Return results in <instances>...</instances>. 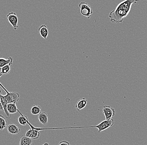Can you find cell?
Listing matches in <instances>:
<instances>
[{"label": "cell", "instance_id": "cell-22", "mask_svg": "<svg viewBox=\"0 0 147 145\" xmlns=\"http://www.w3.org/2000/svg\"><path fill=\"white\" fill-rule=\"evenodd\" d=\"M44 144L45 145H49V143H45V144Z\"/></svg>", "mask_w": 147, "mask_h": 145}, {"label": "cell", "instance_id": "cell-12", "mask_svg": "<svg viewBox=\"0 0 147 145\" xmlns=\"http://www.w3.org/2000/svg\"><path fill=\"white\" fill-rule=\"evenodd\" d=\"M13 64V62H11L9 64L6 65L3 67L1 68L0 69V77H1L2 75H6L9 74L11 71V66Z\"/></svg>", "mask_w": 147, "mask_h": 145}, {"label": "cell", "instance_id": "cell-5", "mask_svg": "<svg viewBox=\"0 0 147 145\" xmlns=\"http://www.w3.org/2000/svg\"><path fill=\"white\" fill-rule=\"evenodd\" d=\"M7 19L10 24L12 26L13 29L16 30L18 29V18L17 14L13 12H11L7 15Z\"/></svg>", "mask_w": 147, "mask_h": 145}, {"label": "cell", "instance_id": "cell-15", "mask_svg": "<svg viewBox=\"0 0 147 145\" xmlns=\"http://www.w3.org/2000/svg\"><path fill=\"white\" fill-rule=\"evenodd\" d=\"M32 127V131H31V134H30V138H32L33 140H36L39 138L40 135V133L39 130L34 129L33 127Z\"/></svg>", "mask_w": 147, "mask_h": 145}, {"label": "cell", "instance_id": "cell-2", "mask_svg": "<svg viewBox=\"0 0 147 145\" xmlns=\"http://www.w3.org/2000/svg\"><path fill=\"white\" fill-rule=\"evenodd\" d=\"M79 7L80 9L81 14L82 16L88 18L91 17L92 14L93 12L90 5L84 2H81L79 3Z\"/></svg>", "mask_w": 147, "mask_h": 145}, {"label": "cell", "instance_id": "cell-23", "mask_svg": "<svg viewBox=\"0 0 147 145\" xmlns=\"http://www.w3.org/2000/svg\"><path fill=\"white\" fill-rule=\"evenodd\" d=\"M44 145V144H43V145Z\"/></svg>", "mask_w": 147, "mask_h": 145}, {"label": "cell", "instance_id": "cell-11", "mask_svg": "<svg viewBox=\"0 0 147 145\" xmlns=\"http://www.w3.org/2000/svg\"><path fill=\"white\" fill-rule=\"evenodd\" d=\"M38 120L39 122L44 125H47L48 122V115L45 112H41L38 114Z\"/></svg>", "mask_w": 147, "mask_h": 145}, {"label": "cell", "instance_id": "cell-8", "mask_svg": "<svg viewBox=\"0 0 147 145\" xmlns=\"http://www.w3.org/2000/svg\"><path fill=\"white\" fill-rule=\"evenodd\" d=\"M7 130L9 133L12 135L19 134L21 132V129L14 124L9 125L7 127Z\"/></svg>", "mask_w": 147, "mask_h": 145}, {"label": "cell", "instance_id": "cell-3", "mask_svg": "<svg viewBox=\"0 0 147 145\" xmlns=\"http://www.w3.org/2000/svg\"><path fill=\"white\" fill-rule=\"evenodd\" d=\"M1 86L4 89L5 91L6 92V95H4L5 98L7 100L8 103H14L17 104L19 101L20 98V95L17 92H9L1 84Z\"/></svg>", "mask_w": 147, "mask_h": 145}, {"label": "cell", "instance_id": "cell-6", "mask_svg": "<svg viewBox=\"0 0 147 145\" xmlns=\"http://www.w3.org/2000/svg\"><path fill=\"white\" fill-rule=\"evenodd\" d=\"M102 112L105 116V120H111L115 114V109L107 105L104 106Z\"/></svg>", "mask_w": 147, "mask_h": 145}, {"label": "cell", "instance_id": "cell-9", "mask_svg": "<svg viewBox=\"0 0 147 145\" xmlns=\"http://www.w3.org/2000/svg\"><path fill=\"white\" fill-rule=\"evenodd\" d=\"M87 103V99L84 98H83L78 101L75 105V108L78 111H80L81 110L84 108L86 107Z\"/></svg>", "mask_w": 147, "mask_h": 145}, {"label": "cell", "instance_id": "cell-17", "mask_svg": "<svg viewBox=\"0 0 147 145\" xmlns=\"http://www.w3.org/2000/svg\"><path fill=\"white\" fill-rule=\"evenodd\" d=\"M41 107L39 105H34L31 110V113L33 115H37L41 113Z\"/></svg>", "mask_w": 147, "mask_h": 145}, {"label": "cell", "instance_id": "cell-1", "mask_svg": "<svg viewBox=\"0 0 147 145\" xmlns=\"http://www.w3.org/2000/svg\"><path fill=\"white\" fill-rule=\"evenodd\" d=\"M139 0H125L121 2L115 10L110 12L109 17L112 23H122L128 16L132 5L137 3Z\"/></svg>", "mask_w": 147, "mask_h": 145}, {"label": "cell", "instance_id": "cell-7", "mask_svg": "<svg viewBox=\"0 0 147 145\" xmlns=\"http://www.w3.org/2000/svg\"><path fill=\"white\" fill-rule=\"evenodd\" d=\"M0 100H1V103L4 109V112L6 118H11V114L9 113L7 110V104H8L7 100L5 98L4 95H3L2 94V91L1 90V95H0Z\"/></svg>", "mask_w": 147, "mask_h": 145}, {"label": "cell", "instance_id": "cell-21", "mask_svg": "<svg viewBox=\"0 0 147 145\" xmlns=\"http://www.w3.org/2000/svg\"><path fill=\"white\" fill-rule=\"evenodd\" d=\"M0 110L4 111V109H3V107L1 103H0Z\"/></svg>", "mask_w": 147, "mask_h": 145}, {"label": "cell", "instance_id": "cell-19", "mask_svg": "<svg viewBox=\"0 0 147 145\" xmlns=\"http://www.w3.org/2000/svg\"><path fill=\"white\" fill-rule=\"evenodd\" d=\"M7 124L5 118L2 115H1L0 116V129L1 131H3L7 127Z\"/></svg>", "mask_w": 147, "mask_h": 145}, {"label": "cell", "instance_id": "cell-14", "mask_svg": "<svg viewBox=\"0 0 147 145\" xmlns=\"http://www.w3.org/2000/svg\"><path fill=\"white\" fill-rule=\"evenodd\" d=\"M16 104L14 103H9L7 104V110L9 113L13 114L18 111Z\"/></svg>", "mask_w": 147, "mask_h": 145}, {"label": "cell", "instance_id": "cell-18", "mask_svg": "<svg viewBox=\"0 0 147 145\" xmlns=\"http://www.w3.org/2000/svg\"><path fill=\"white\" fill-rule=\"evenodd\" d=\"M18 121L20 125L23 126H25L28 123V120L27 117L25 115H22L18 118Z\"/></svg>", "mask_w": 147, "mask_h": 145}, {"label": "cell", "instance_id": "cell-20", "mask_svg": "<svg viewBox=\"0 0 147 145\" xmlns=\"http://www.w3.org/2000/svg\"><path fill=\"white\" fill-rule=\"evenodd\" d=\"M58 145H70V144L68 141H64L60 142Z\"/></svg>", "mask_w": 147, "mask_h": 145}, {"label": "cell", "instance_id": "cell-24", "mask_svg": "<svg viewBox=\"0 0 147 145\" xmlns=\"http://www.w3.org/2000/svg\"></svg>", "mask_w": 147, "mask_h": 145}, {"label": "cell", "instance_id": "cell-16", "mask_svg": "<svg viewBox=\"0 0 147 145\" xmlns=\"http://www.w3.org/2000/svg\"><path fill=\"white\" fill-rule=\"evenodd\" d=\"M13 59L12 57H9V59H6L4 58L0 59V67H3L6 65L9 64L11 62H13Z\"/></svg>", "mask_w": 147, "mask_h": 145}, {"label": "cell", "instance_id": "cell-10", "mask_svg": "<svg viewBox=\"0 0 147 145\" xmlns=\"http://www.w3.org/2000/svg\"><path fill=\"white\" fill-rule=\"evenodd\" d=\"M39 34L41 37L45 39H47L49 35V31L47 27L45 25H43L38 29Z\"/></svg>", "mask_w": 147, "mask_h": 145}, {"label": "cell", "instance_id": "cell-13", "mask_svg": "<svg viewBox=\"0 0 147 145\" xmlns=\"http://www.w3.org/2000/svg\"><path fill=\"white\" fill-rule=\"evenodd\" d=\"M32 143L33 139L26 135H22L20 137V145H31Z\"/></svg>", "mask_w": 147, "mask_h": 145}, {"label": "cell", "instance_id": "cell-4", "mask_svg": "<svg viewBox=\"0 0 147 145\" xmlns=\"http://www.w3.org/2000/svg\"><path fill=\"white\" fill-rule=\"evenodd\" d=\"M114 121L113 119L110 120H105L100 123L96 126H90L88 127H95L98 129V133H100L103 131H105L109 127H112L114 124Z\"/></svg>", "mask_w": 147, "mask_h": 145}]
</instances>
